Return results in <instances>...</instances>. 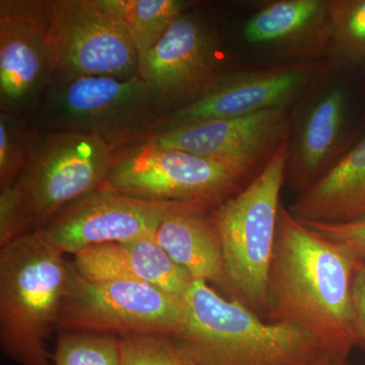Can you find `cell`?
<instances>
[{"label":"cell","instance_id":"9a60e30c","mask_svg":"<svg viewBox=\"0 0 365 365\" xmlns=\"http://www.w3.org/2000/svg\"><path fill=\"white\" fill-rule=\"evenodd\" d=\"M74 268L93 282L134 281L185 299L194 279L173 260L155 237L97 245L76 255Z\"/></svg>","mask_w":365,"mask_h":365},{"label":"cell","instance_id":"30bf717a","mask_svg":"<svg viewBox=\"0 0 365 365\" xmlns=\"http://www.w3.org/2000/svg\"><path fill=\"white\" fill-rule=\"evenodd\" d=\"M202 201H150L113 189L107 182L81 197L37 230L61 253L73 254L97 245L155 237L173 213Z\"/></svg>","mask_w":365,"mask_h":365},{"label":"cell","instance_id":"7a4b0ae2","mask_svg":"<svg viewBox=\"0 0 365 365\" xmlns=\"http://www.w3.org/2000/svg\"><path fill=\"white\" fill-rule=\"evenodd\" d=\"M181 331L170 335L193 365H322L344 359L300 329L266 321L237 299L194 281Z\"/></svg>","mask_w":365,"mask_h":365},{"label":"cell","instance_id":"e0dca14e","mask_svg":"<svg viewBox=\"0 0 365 365\" xmlns=\"http://www.w3.org/2000/svg\"><path fill=\"white\" fill-rule=\"evenodd\" d=\"M290 212L299 220L348 222L365 215V137L299 197Z\"/></svg>","mask_w":365,"mask_h":365},{"label":"cell","instance_id":"44dd1931","mask_svg":"<svg viewBox=\"0 0 365 365\" xmlns=\"http://www.w3.org/2000/svg\"><path fill=\"white\" fill-rule=\"evenodd\" d=\"M54 365H121L120 339L116 336L59 331Z\"/></svg>","mask_w":365,"mask_h":365},{"label":"cell","instance_id":"4316f807","mask_svg":"<svg viewBox=\"0 0 365 365\" xmlns=\"http://www.w3.org/2000/svg\"><path fill=\"white\" fill-rule=\"evenodd\" d=\"M322 365H353L349 359H335Z\"/></svg>","mask_w":365,"mask_h":365},{"label":"cell","instance_id":"8fae6325","mask_svg":"<svg viewBox=\"0 0 365 365\" xmlns=\"http://www.w3.org/2000/svg\"><path fill=\"white\" fill-rule=\"evenodd\" d=\"M222 56L207 21L186 11L141 57L138 76L165 118L194 102L222 76Z\"/></svg>","mask_w":365,"mask_h":365},{"label":"cell","instance_id":"277c9868","mask_svg":"<svg viewBox=\"0 0 365 365\" xmlns=\"http://www.w3.org/2000/svg\"><path fill=\"white\" fill-rule=\"evenodd\" d=\"M73 265L39 232L0 250V347L19 365H54L48 340L57 324Z\"/></svg>","mask_w":365,"mask_h":365},{"label":"cell","instance_id":"7c38bea8","mask_svg":"<svg viewBox=\"0 0 365 365\" xmlns=\"http://www.w3.org/2000/svg\"><path fill=\"white\" fill-rule=\"evenodd\" d=\"M287 132L285 108H275L247 116L182 125L145 139L225 163L245 176L275 153L287 139Z\"/></svg>","mask_w":365,"mask_h":365},{"label":"cell","instance_id":"d6986e66","mask_svg":"<svg viewBox=\"0 0 365 365\" xmlns=\"http://www.w3.org/2000/svg\"><path fill=\"white\" fill-rule=\"evenodd\" d=\"M329 14L330 2L323 0L273 2L250 19L244 38L255 45L285 44L329 26Z\"/></svg>","mask_w":365,"mask_h":365},{"label":"cell","instance_id":"484cf974","mask_svg":"<svg viewBox=\"0 0 365 365\" xmlns=\"http://www.w3.org/2000/svg\"><path fill=\"white\" fill-rule=\"evenodd\" d=\"M352 309L357 346L365 350V262H359L353 277Z\"/></svg>","mask_w":365,"mask_h":365},{"label":"cell","instance_id":"d4e9b609","mask_svg":"<svg viewBox=\"0 0 365 365\" xmlns=\"http://www.w3.org/2000/svg\"><path fill=\"white\" fill-rule=\"evenodd\" d=\"M297 220L327 239L345 247L359 260L365 262V215L348 222Z\"/></svg>","mask_w":365,"mask_h":365},{"label":"cell","instance_id":"3957f363","mask_svg":"<svg viewBox=\"0 0 365 365\" xmlns=\"http://www.w3.org/2000/svg\"><path fill=\"white\" fill-rule=\"evenodd\" d=\"M114 153L98 137L38 131L18 181L0 190V247L37 232L69 204L103 186Z\"/></svg>","mask_w":365,"mask_h":365},{"label":"cell","instance_id":"5b68a950","mask_svg":"<svg viewBox=\"0 0 365 365\" xmlns=\"http://www.w3.org/2000/svg\"><path fill=\"white\" fill-rule=\"evenodd\" d=\"M165 120L140 76L53 78L29 121L38 131L98 137L115 151L151 135Z\"/></svg>","mask_w":365,"mask_h":365},{"label":"cell","instance_id":"cb8c5ba5","mask_svg":"<svg viewBox=\"0 0 365 365\" xmlns=\"http://www.w3.org/2000/svg\"><path fill=\"white\" fill-rule=\"evenodd\" d=\"M119 339L121 365H193L170 335L144 334Z\"/></svg>","mask_w":365,"mask_h":365},{"label":"cell","instance_id":"ba28073f","mask_svg":"<svg viewBox=\"0 0 365 365\" xmlns=\"http://www.w3.org/2000/svg\"><path fill=\"white\" fill-rule=\"evenodd\" d=\"M242 177L225 163L144 139L115 151L106 182L143 200L202 201L218 205Z\"/></svg>","mask_w":365,"mask_h":365},{"label":"cell","instance_id":"4fadbf2b","mask_svg":"<svg viewBox=\"0 0 365 365\" xmlns=\"http://www.w3.org/2000/svg\"><path fill=\"white\" fill-rule=\"evenodd\" d=\"M313 76L314 67L307 66L222 74L194 102L168 115L153 134L196 122L285 108Z\"/></svg>","mask_w":365,"mask_h":365},{"label":"cell","instance_id":"7402d4cb","mask_svg":"<svg viewBox=\"0 0 365 365\" xmlns=\"http://www.w3.org/2000/svg\"><path fill=\"white\" fill-rule=\"evenodd\" d=\"M38 130L28 118L0 111V190L18 181L30 158Z\"/></svg>","mask_w":365,"mask_h":365},{"label":"cell","instance_id":"9c48e42d","mask_svg":"<svg viewBox=\"0 0 365 365\" xmlns=\"http://www.w3.org/2000/svg\"><path fill=\"white\" fill-rule=\"evenodd\" d=\"M48 34L54 57V78L138 74L135 43L119 16L102 0H51Z\"/></svg>","mask_w":365,"mask_h":365},{"label":"cell","instance_id":"603a6c76","mask_svg":"<svg viewBox=\"0 0 365 365\" xmlns=\"http://www.w3.org/2000/svg\"><path fill=\"white\" fill-rule=\"evenodd\" d=\"M328 34L336 52L344 58L365 57V0L330 2Z\"/></svg>","mask_w":365,"mask_h":365},{"label":"cell","instance_id":"2e32d148","mask_svg":"<svg viewBox=\"0 0 365 365\" xmlns=\"http://www.w3.org/2000/svg\"><path fill=\"white\" fill-rule=\"evenodd\" d=\"M213 206L200 204L173 213L158 227L155 240L194 281L230 290L220 232L212 211L208 213Z\"/></svg>","mask_w":365,"mask_h":365},{"label":"cell","instance_id":"52a82bcc","mask_svg":"<svg viewBox=\"0 0 365 365\" xmlns=\"http://www.w3.org/2000/svg\"><path fill=\"white\" fill-rule=\"evenodd\" d=\"M185 317V299L134 281L93 282L79 275L73 266L57 331L118 338L175 335L181 331Z\"/></svg>","mask_w":365,"mask_h":365},{"label":"cell","instance_id":"6da1fadb","mask_svg":"<svg viewBox=\"0 0 365 365\" xmlns=\"http://www.w3.org/2000/svg\"><path fill=\"white\" fill-rule=\"evenodd\" d=\"M359 262L281 205L264 319L299 327L349 359L357 346L352 282Z\"/></svg>","mask_w":365,"mask_h":365},{"label":"cell","instance_id":"ac0fdd59","mask_svg":"<svg viewBox=\"0 0 365 365\" xmlns=\"http://www.w3.org/2000/svg\"><path fill=\"white\" fill-rule=\"evenodd\" d=\"M344 116L345 97L339 88L328 91L309 110L292 158L297 176L312 179L328 165L339 143Z\"/></svg>","mask_w":365,"mask_h":365},{"label":"cell","instance_id":"ffe728a7","mask_svg":"<svg viewBox=\"0 0 365 365\" xmlns=\"http://www.w3.org/2000/svg\"><path fill=\"white\" fill-rule=\"evenodd\" d=\"M121 19L135 43L139 57L150 52L170 26L186 13L188 2L182 0H102Z\"/></svg>","mask_w":365,"mask_h":365},{"label":"cell","instance_id":"5bb4252c","mask_svg":"<svg viewBox=\"0 0 365 365\" xmlns=\"http://www.w3.org/2000/svg\"><path fill=\"white\" fill-rule=\"evenodd\" d=\"M54 76L48 23L0 14V111L32 116Z\"/></svg>","mask_w":365,"mask_h":365},{"label":"cell","instance_id":"8992f818","mask_svg":"<svg viewBox=\"0 0 365 365\" xmlns=\"http://www.w3.org/2000/svg\"><path fill=\"white\" fill-rule=\"evenodd\" d=\"M288 158L285 139L247 188L212 210L230 290L235 299L262 319L267 309L269 272Z\"/></svg>","mask_w":365,"mask_h":365}]
</instances>
